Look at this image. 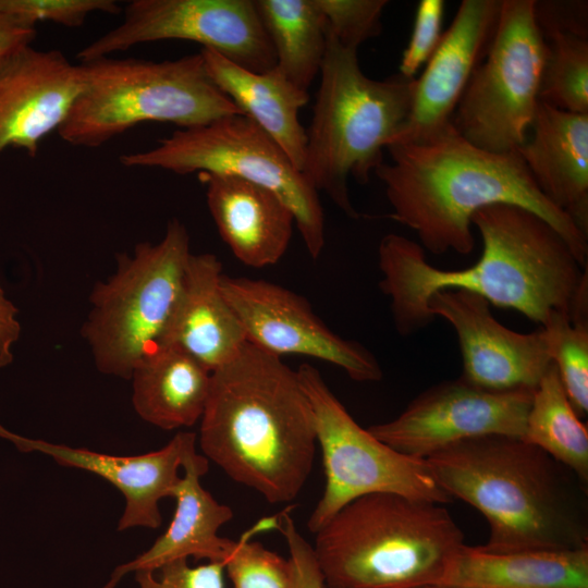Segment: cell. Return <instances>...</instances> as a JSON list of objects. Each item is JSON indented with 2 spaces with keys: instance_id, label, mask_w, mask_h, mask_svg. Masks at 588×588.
Masks as SVG:
<instances>
[{
  "instance_id": "cell-1",
  "label": "cell",
  "mask_w": 588,
  "mask_h": 588,
  "mask_svg": "<svg viewBox=\"0 0 588 588\" xmlns=\"http://www.w3.org/2000/svg\"><path fill=\"white\" fill-rule=\"evenodd\" d=\"M482 238L479 260L463 269L432 266L420 244L395 233L378 246L379 287L390 298L395 329L413 334L436 318L430 297L442 290L478 294L544 326L554 314L588 323V273L565 240L536 213L493 204L471 217Z\"/></svg>"
},
{
  "instance_id": "cell-2",
  "label": "cell",
  "mask_w": 588,
  "mask_h": 588,
  "mask_svg": "<svg viewBox=\"0 0 588 588\" xmlns=\"http://www.w3.org/2000/svg\"><path fill=\"white\" fill-rule=\"evenodd\" d=\"M391 162L373 173L383 183L391 219L412 229L431 254L475 247L471 217L510 204L546 220L587 267L588 237L538 188L518 151L494 154L465 139L452 123L433 135L387 147Z\"/></svg>"
},
{
  "instance_id": "cell-3",
  "label": "cell",
  "mask_w": 588,
  "mask_h": 588,
  "mask_svg": "<svg viewBox=\"0 0 588 588\" xmlns=\"http://www.w3.org/2000/svg\"><path fill=\"white\" fill-rule=\"evenodd\" d=\"M199 448L270 504L293 501L315 461V417L296 370L246 342L211 372Z\"/></svg>"
},
{
  "instance_id": "cell-4",
  "label": "cell",
  "mask_w": 588,
  "mask_h": 588,
  "mask_svg": "<svg viewBox=\"0 0 588 588\" xmlns=\"http://www.w3.org/2000/svg\"><path fill=\"white\" fill-rule=\"evenodd\" d=\"M441 489L487 519L494 553L588 547V486L532 443L486 436L425 458Z\"/></svg>"
},
{
  "instance_id": "cell-5",
  "label": "cell",
  "mask_w": 588,
  "mask_h": 588,
  "mask_svg": "<svg viewBox=\"0 0 588 588\" xmlns=\"http://www.w3.org/2000/svg\"><path fill=\"white\" fill-rule=\"evenodd\" d=\"M315 536L326 588L440 585L465 544L442 503L390 492L348 502Z\"/></svg>"
},
{
  "instance_id": "cell-6",
  "label": "cell",
  "mask_w": 588,
  "mask_h": 588,
  "mask_svg": "<svg viewBox=\"0 0 588 588\" xmlns=\"http://www.w3.org/2000/svg\"><path fill=\"white\" fill-rule=\"evenodd\" d=\"M320 85L308 131L303 174L346 216L358 218L348 179L366 184L383 162V149L402 132L412 108L415 78L366 76L357 49L327 33Z\"/></svg>"
},
{
  "instance_id": "cell-7",
  "label": "cell",
  "mask_w": 588,
  "mask_h": 588,
  "mask_svg": "<svg viewBox=\"0 0 588 588\" xmlns=\"http://www.w3.org/2000/svg\"><path fill=\"white\" fill-rule=\"evenodd\" d=\"M79 66L81 91L57 130L75 147H99L143 122L191 128L242 113L200 52L159 62L103 57Z\"/></svg>"
},
{
  "instance_id": "cell-8",
  "label": "cell",
  "mask_w": 588,
  "mask_h": 588,
  "mask_svg": "<svg viewBox=\"0 0 588 588\" xmlns=\"http://www.w3.org/2000/svg\"><path fill=\"white\" fill-rule=\"evenodd\" d=\"M191 254L185 225L172 219L160 242H140L117 256L115 271L90 293L82 327L99 372L130 380L160 347Z\"/></svg>"
},
{
  "instance_id": "cell-9",
  "label": "cell",
  "mask_w": 588,
  "mask_h": 588,
  "mask_svg": "<svg viewBox=\"0 0 588 588\" xmlns=\"http://www.w3.org/2000/svg\"><path fill=\"white\" fill-rule=\"evenodd\" d=\"M127 168H155L176 174L234 175L272 191L293 212L313 259L324 245V215L318 192L282 148L243 113L179 128L145 151L124 154Z\"/></svg>"
},
{
  "instance_id": "cell-10",
  "label": "cell",
  "mask_w": 588,
  "mask_h": 588,
  "mask_svg": "<svg viewBox=\"0 0 588 588\" xmlns=\"http://www.w3.org/2000/svg\"><path fill=\"white\" fill-rule=\"evenodd\" d=\"M534 8L535 0H502L492 40L451 120L465 139L490 152L517 151L540 101L547 45Z\"/></svg>"
},
{
  "instance_id": "cell-11",
  "label": "cell",
  "mask_w": 588,
  "mask_h": 588,
  "mask_svg": "<svg viewBox=\"0 0 588 588\" xmlns=\"http://www.w3.org/2000/svg\"><path fill=\"white\" fill-rule=\"evenodd\" d=\"M311 405L326 485L307 527L316 534L348 502L377 492L445 504L425 460L402 454L360 427L327 385L320 371L303 364L296 370Z\"/></svg>"
},
{
  "instance_id": "cell-12",
  "label": "cell",
  "mask_w": 588,
  "mask_h": 588,
  "mask_svg": "<svg viewBox=\"0 0 588 588\" xmlns=\"http://www.w3.org/2000/svg\"><path fill=\"white\" fill-rule=\"evenodd\" d=\"M170 39L198 42L256 73L277 64L255 0H133L122 22L82 48L77 59L88 62Z\"/></svg>"
},
{
  "instance_id": "cell-13",
  "label": "cell",
  "mask_w": 588,
  "mask_h": 588,
  "mask_svg": "<svg viewBox=\"0 0 588 588\" xmlns=\"http://www.w3.org/2000/svg\"><path fill=\"white\" fill-rule=\"evenodd\" d=\"M534 390L489 391L462 377L418 394L394 419L368 431L393 450L425 460L474 438H524Z\"/></svg>"
},
{
  "instance_id": "cell-14",
  "label": "cell",
  "mask_w": 588,
  "mask_h": 588,
  "mask_svg": "<svg viewBox=\"0 0 588 588\" xmlns=\"http://www.w3.org/2000/svg\"><path fill=\"white\" fill-rule=\"evenodd\" d=\"M222 293L246 341L274 356L303 355L330 363L357 382H377L383 372L375 355L335 334L297 293L266 280L221 275Z\"/></svg>"
},
{
  "instance_id": "cell-15",
  "label": "cell",
  "mask_w": 588,
  "mask_h": 588,
  "mask_svg": "<svg viewBox=\"0 0 588 588\" xmlns=\"http://www.w3.org/2000/svg\"><path fill=\"white\" fill-rule=\"evenodd\" d=\"M489 306L482 296L463 290L439 291L428 302L430 314L456 332L464 380L489 391L535 390L553 363L546 331H513Z\"/></svg>"
},
{
  "instance_id": "cell-16",
  "label": "cell",
  "mask_w": 588,
  "mask_h": 588,
  "mask_svg": "<svg viewBox=\"0 0 588 588\" xmlns=\"http://www.w3.org/2000/svg\"><path fill=\"white\" fill-rule=\"evenodd\" d=\"M82 88L79 64L60 50L32 45L0 59V152L12 147L29 157L57 131Z\"/></svg>"
},
{
  "instance_id": "cell-17",
  "label": "cell",
  "mask_w": 588,
  "mask_h": 588,
  "mask_svg": "<svg viewBox=\"0 0 588 588\" xmlns=\"http://www.w3.org/2000/svg\"><path fill=\"white\" fill-rule=\"evenodd\" d=\"M0 437L10 440L22 452H40L65 467L79 468L103 478L125 499L118 530L133 527L156 529L162 517L159 502L172 498L188 456L196 451L194 432L176 433L162 449L140 455L121 456L29 439L0 425Z\"/></svg>"
},
{
  "instance_id": "cell-18",
  "label": "cell",
  "mask_w": 588,
  "mask_h": 588,
  "mask_svg": "<svg viewBox=\"0 0 588 588\" xmlns=\"http://www.w3.org/2000/svg\"><path fill=\"white\" fill-rule=\"evenodd\" d=\"M502 0H463L454 20L415 78L408 119L393 142L427 138L451 123L455 109L494 35Z\"/></svg>"
},
{
  "instance_id": "cell-19",
  "label": "cell",
  "mask_w": 588,
  "mask_h": 588,
  "mask_svg": "<svg viewBox=\"0 0 588 588\" xmlns=\"http://www.w3.org/2000/svg\"><path fill=\"white\" fill-rule=\"evenodd\" d=\"M222 265L213 254H191L161 346L179 348L210 372L230 362L247 342L221 290Z\"/></svg>"
},
{
  "instance_id": "cell-20",
  "label": "cell",
  "mask_w": 588,
  "mask_h": 588,
  "mask_svg": "<svg viewBox=\"0 0 588 588\" xmlns=\"http://www.w3.org/2000/svg\"><path fill=\"white\" fill-rule=\"evenodd\" d=\"M209 212L223 242L252 268L277 264L285 254L295 219L270 189L244 179L201 172Z\"/></svg>"
},
{
  "instance_id": "cell-21",
  "label": "cell",
  "mask_w": 588,
  "mask_h": 588,
  "mask_svg": "<svg viewBox=\"0 0 588 588\" xmlns=\"http://www.w3.org/2000/svg\"><path fill=\"white\" fill-rule=\"evenodd\" d=\"M517 149L540 192L588 237V114L539 101Z\"/></svg>"
},
{
  "instance_id": "cell-22",
  "label": "cell",
  "mask_w": 588,
  "mask_h": 588,
  "mask_svg": "<svg viewBox=\"0 0 588 588\" xmlns=\"http://www.w3.org/2000/svg\"><path fill=\"white\" fill-rule=\"evenodd\" d=\"M208 468L209 461L203 454L195 452L187 457L172 495L175 510L168 528L145 552L117 566L105 588H113L128 573L155 572L168 563L191 556L207 562L225 561L235 540L221 537L219 529L233 518L234 513L203 488L200 478Z\"/></svg>"
},
{
  "instance_id": "cell-23",
  "label": "cell",
  "mask_w": 588,
  "mask_h": 588,
  "mask_svg": "<svg viewBox=\"0 0 588 588\" xmlns=\"http://www.w3.org/2000/svg\"><path fill=\"white\" fill-rule=\"evenodd\" d=\"M199 52L213 83L282 148L302 172L307 136L298 112L308 102V93L294 85L277 65L256 73L213 50L201 48Z\"/></svg>"
},
{
  "instance_id": "cell-24",
  "label": "cell",
  "mask_w": 588,
  "mask_h": 588,
  "mask_svg": "<svg viewBox=\"0 0 588 588\" xmlns=\"http://www.w3.org/2000/svg\"><path fill=\"white\" fill-rule=\"evenodd\" d=\"M440 586L457 588H588V547L489 552L464 544Z\"/></svg>"
},
{
  "instance_id": "cell-25",
  "label": "cell",
  "mask_w": 588,
  "mask_h": 588,
  "mask_svg": "<svg viewBox=\"0 0 588 588\" xmlns=\"http://www.w3.org/2000/svg\"><path fill=\"white\" fill-rule=\"evenodd\" d=\"M130 380L137 415L160 429L173 430L200 420L211 372L185 352L161 346L136 366Z\"/></svg>"
},
{
  "instance_id": "cell-26",
  "label": "cell",
  "mask_w": 588,
  "mask_h": 588,
  "mask_svg": "<svg viewBox=\"0 0 588 588\" xmlns=\"http://www.w3.org/2000/svg\"><path fill=\"white\" fill-rule=\"evenodd\" d=\"M271 40L277 66L308 89L320 73L327 48L324 17L316 0H255Z\"/></svg>"
},
{
  "instance_id": "cell-27",
  "label": "cell",
  "mask_w": 588,
  "mask_h": 588,
  "mask_svg": "<svg viewBox=\"0 0 588 588\" xmlns=\"http://www.w3.org/2000/svg\"><path fill=\"white\" fill-rule=\"evenodd\" d=\"M523 439L588 486V429L568 400L553 363L534 390Z\"/></svg>"
},
{
  "instance_id": "cell-28",
  "label": "cell",
  "mask_w": 588,
  "mask_h": 588,
  "mask_svg": "<svg viewBox=\"0 0 588 588\" xmlns=\"http://www.w3.org/2000/svg\"><path fill=\"white\" fill-rule=\"evenodd\" d=\"M542 35L547 54L539 100L560 110L588 114V37L558 30Z\"/></svg>"
},
{
  "instance_id": "cell-29",
  "label": "cell",
  "mask_w": 588,
  "mask_h": 588,
  "mask_svg": "<svg viewBox=\"0 0 588 588\" xmlns=\"http://www.w3.org/2000/svg\"><path fill=\"white\" fill-rule=\"evenodd\" d=\"M541 328L566 395L581 418L588 412V323L554 314Z\"/></svg>"
},
{
  "instance_id": "cell-30",
  "label": "cell",
  "mask_w": 588,
  "mask_h": 588,
  "mask_svg": "<svg viewBox=\"0 0 588 588\" xmlns=\"http://www.w3.org/2000/svg\"><path fill=\"white\" fill-rule=\"evenodd\" d=\"M279 519L280 515L262 519L235 540L223 562L233 588H291L290 559L267 549L259 541L249 540L260 530L278 528Z\"/></svg>"
},
{
  "instance_id": "cell-31",
  "label": "cell",
  "mask_w": 588,
  "mask_h": 588,
  "mask_svg": "<svg viewBox=\"0 0 588 588\" xmlns=\"http://www.w3.org/2000/svg\"><path fill=\"white\" fill-rule=\"evenodd\" d=\"M96 12L118 14L121 7L114 0H0V14L27 28L40 22L78 27Z\"/></svg>"
},
{
  "instance_id": "cell-32",
  "label": "cell",
  "mask_w": 588,
  "mask_h": 588,
  "mask_svg": "<svg viewBox=\"0 0 588 588\" xmlns=\"http://www.w3.org/2000/svg\"><path fill=\"white\" fill-rule=\"evenodd\" d=\"M324 17L327 33L352 49L382 30L381 16L387 0H316Z\"/></svg>"
},
{
  "instance_id": "cell-33",
  "label": "cell",
  "mask_w": 588,
  "mask_h": 588,
  "mask_svg": "<svg viewBox=\"0 0 588 588\" xmlns=\"http://www.w3.org/2000/svg\"><path fill=\"white\" fill-rule=\"evenodd\" d=\"M444 7L442 0L419 1L413 33L399 66V74L402 76L414 78L436 51L443 34L441 26Z\"/></svg>"
},
{
  "instance_id": "cell-34",
  "label": "cell",
  "mask_w": 588,
  "mask_h": 588,
  "mask_svg": "<svg viewBox=\"0 0 588 588\" xmlns=\"http://www.w3.org/2000/svg\"><path fill=\"white\" fill-rule=\"evenodd\" d=\"M223 574L221 562L191 566L187 560H177L155 572H135V580L138 588H225Z\"/></svg>"
},
{
  "instance_id": "cell-35",
  "label": "cell",
  "mask_w": 588,
  "mask_h": 588,
  "mask_svg": "<svg viewBox=\"0 0 588 588\" xmlns=\"http://www.w3.org/2000/svg\"><path fill=\"white\" fill-rule=\"evenodd\" d=\"M286 542L292 565L291 588H326L311 544L301 535L287 511L280 514L277 528Z\"/></svg>"
},
{
  "instance_id": "cell-36",
  "label": "cell",
  "mask_w": 588,
  "mask_h": 588,
  "mask_svg": "<svg viewBox=\"0 0 588 588\" xmlns=\"http://www.w3.org/2000/svg\"><path fill=\"white\" fill-rule=\"evenodd\" d=\"M587 1H536L535 19L541 33L566 32L588 37Z\"/></svg>"
},
{
  "instance_id": "cell-37",
  "label": "cell",
  "mask_w": 588,
  "mask_h": 588,
  "mask_svg": "<svg viewBox=\"0 0 588 588\" xmlns=\"http://www.w3.org/2000/svg\"><path fill=\"white\" fill-rule=\"evenodd\" d=\"M19 309L5 296L0 284V368L13 362V345L21 335V324L17 320Z\"/></svg>"
},
{
  "instance_id": "cell-38",
  "label": "cell",
  "mask_w": 588,
  "mask_h": 588,
  "mask_svg": "<svg viewBox=\"0 0 588 588\" xmlns=\"http://www.w3.org/2000/svg\"><path fill=\"white\" fill-rule=\"evenodd\" d=\"M36 35V28L21 26L10 17L0 14V59L32 45Z\"/></svg>"
},
{
  "instance_id": "cell-39",
  "label": "cell",
  "mask_w": 588,
  "mask_h": 588,
  "mask_svg": "<svg viewBox=\"0 0 588 588\" xmlns=\"http://www.w3.org/2000/svg\"><path fill=\"white\" fill-rule=\"evenodd\" d=\"M416 588H457V587H446V586H440V585H428V586H421Z\"/></svg>"
}]
</instances>
